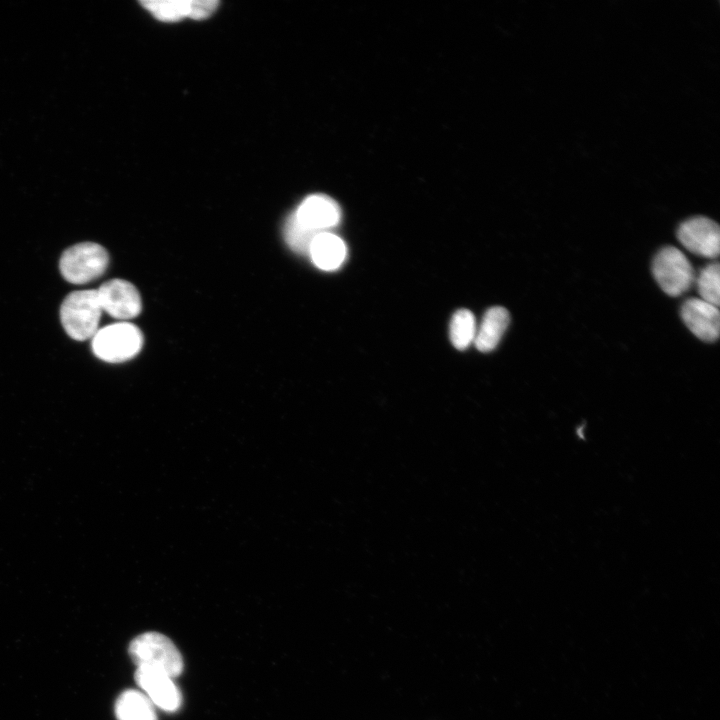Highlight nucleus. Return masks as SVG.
Instances as JSON below:
<instances>
[{
  "instance_id": "nucleus-6",
  "label": "nucleus",
  "mask_w": 720,
  "mask_h": 720,
  "mask_svg": "<svg viewBox=\"0 0 720 720\" xmlns=\"http://www.w3.org/2000/svg\"><path fill=\"white\" fill-rule=\"evenodd\" d=\"M97 290L103 312L118 320H129L142 310V300L137 288L123 279H111Z\"/></svg>"
},
{
  "instance_id": "nucleus-5",
  "label": "nucleus",
  "mask_w": 720,
  "mask_h": 720,
  "mask_svg": "<svg viewBox=\"0 0 720 720\" xmlns=\"http://www.w3.org/2000/svg\"><path fill=\"white\" fill-rule=\"evenodd\" d=\"M652 272L660 288L674 297L688 291L694 281V271L689 260L673 246H666L656 254Z\"/></svg>"
},
{
  "instance_id": "nucleus-7",
  "label": "nucleus",
  "mask_w": 720,
  "mask_h": 720,
  "mask_svg": "<svg viewBox=\"0 0 720 720\" xmlns=\"http://www.w3.org/2000/svg\"><path fill=\"white\" fill-rule=\"evenodd\" d=\"M680 243L690 252L708 258L719 255L720 230L718 224L704 216L687 219L677 230Z\"/></svg>"
},
{
  "instance_id": "nucleus-2",
  "label": "nucleus",
  "mask_w": 720,
  "mask_h": 720,
  "mask_svg": "<svg viewBox=\"0 0 720 720\" xmlns=\"http://www.w3.org/2000/svg\"><path fill=\"white\" fill-rule=\"evenodd\" d=\"M129 654L133 662L161 671L171 678L179 676L183 670V659L173 642L158 632H146L134 638L129 644Z\"/></svg>"
},
{
  "instance_id": "nucleus-11",
  "label": "nucleus",
  "mask_w": 720,
  "mask_h": 720,
  "mask_svg": "<svg viewBox=\"0 0 720 720\" xmlns=\"http://www.w3.org/2000/svg\"><path fill=\"white\" fill-rule=\"evenodd\" d=\"M309 255L318 268L331 271L342 265L347 255V248L340 237L329 232H321L313 239Z\"/></svg>"
},
{
  "instance_id": "nucleus-16",
  "label": "nucleus",
  "mask_w": 720,
  "mask_h": 720,
  "mask_svg": "<svg viewBox=\"0 0 720 720\" xmlns=\"http://www.w3.org/2000/svg\"><path fill=\"white\" fill-rule=\"evenodd\" d=\"M719 264L711 263L703 268L697 278L700 299L718 307L720 302Z\"/></svg>"
},
{
  "instance_id": "nucleus-17",
  "label": "nucleus",
  "mask_w": 720,
  "mask_h": 720,
  "mask_svg": "<svg viewBox=\"0 0 720 720\" xmlns=\"http://www.w3.org/2000/svg\"><path fill=\"white\" fill-rule=\"evenodd\" d=\"M317 234L319 233L301 226L293 214L287 219L284 226V236L287 244L300 254H309L311 243Z\"/></svg>"
},
{
  "instance_id": "nucleus-9",
  "label": "nucleus",
  "mask_w": 720,
  "mask_h": 720,
  "mask_svg": "<svg viewBox=\"0 0 720 720\" xmlns=\"http://www.w3.org/2000/svg\"><path fill=\"white\" fill-rule=\"evenodd\" d=\"M293 215L304 228L321 233L339 223L341 210L330 197L314 194L305 198Z\"/></svg>"
},
{
  "instance_id": "nucleus-15",
  "label": "nucleus",
  "mask_w": 720,
  "mask_h": 720,
  "mask_svg": "<svg viewBox=\"0 0 720 720\" xmlns=\"http://www.w3.org/2000/svg\"><path fill=\"white\" fill-rule=\"evenodd\" d=\"M145 9L160 21L173 22L192 14V0L142 1Z\"/></svg>"
},
{
  "instance_id": "nucleus-4",
  "label": "nucleus",
  "mask_w": 720,
  "mask_h": 720,
  "mask_svg": "<svg viewBox=\"0 0 720 720\" xmlns=\"http://www.w3.org/2000/svg\"><path fill=\"white\" fill-rule=\"evenodd\" d=\"M109 254L94 242H82L66 249L59 261L62 276L72 284H86L106 271Z\"/></svg>"
},
{
  "instance_id": "nucleus-14",
  "label": "nucleus",
  "mask_w": 720,
  "mask_h": 720,
  "mask_svg": "<svg viewBox=\"0 0 720 720\" xmlns=\"http://www.w3.org/2000/svg\"><path fill=\"white\" fill-rule=\"evenodd\" d=\"M476 322L473 313L467 309L456 311L450 322V340L459 350L466 349L475 339Z\"/></svg>"
},
{
  "instance_id": "nucleus-10",
  "label": "nucleus",
  "mask_w": 720,
  "mask_h": 720,
  "mask_svg": "<svg viewBox=\"0 0 720 720\" xmlns=\"http://www.w3.org/2000/svg\"><path fill=\"white\" fill-rule=\"evenodd\" d=\"M681 317L699 339L707 342L717 340L720 325L718 307L700 298H691L682 305Z\"/></svg>"
},
{
  "instance_id": "nucleus-13",
  "label": "nucleus",
  "mask_w": 720,
  "mask_h": 720,
  "mask_svg": "<svg viewBox=\"0 0 720 720\" xmlns=\"http://www.w3.org/2000/svg\"><path fill=\"white\" fill-rule=\"evenodd\" d=\"M114 712L118 720H157L154 704L135 689L125 690L118 696Z\"/></svg>"
},
{
  "instance_id": "nucleus-3",
  "label": "nucleus",
  "mask_w": 720,
  "mask_h": 720,
  "mask_svg": "<svg viewBox=\"0 0 720 720\" xmlns=\"http://www.w3.org/2000/svg\"><path fill=\"white\" fill-rule=\"evenodd\" d=\"M143 342L141 330L123 321L98 329L92 337V350L105 362L120 363L134 358L142 349Z\"/></svg>"
},
{
  "instance_id": "nucleus-12",
  "label": "nucleus",
  "mask_w": 720,
  "mask_h": 720,
  "mask_svg": "<svg viewBox=\"0 0 720 720\" xmlns=\"http://www.w3.org/2000/svg\"><path fill=\"white\" fill-rule=\"evenodd\" d=\"M510 321L508 311L501 306L488 309L476 331L474 343L481 352H490L498 345Z\"/></svg>"
},
{
  "instance_id": "nucleus-8",
  "label": "nucleus",
  "mask_w": 720,
  "mask_h": 720,
  "mask_svg": "<svg viewBox=\"0 0 720 720\" xmlns=\"http://www.w3.org/2000/svg\"><path fill=\"white\" fill-rule=\"evenodd\" d=\"M170 676L146 666H139L135 672L137 685L146 693L151 702L167 712L179 709L182 697Z\"/></svg>"
},
{
  "instance_id": "nucleus-1",
  "label": "nucleus",
  "mask_w": 720,
  "mask_h": 720,
  "mask_svg": "<svg viewBox=\"0 0 720 720\" xmlns=\"http://www.w3.org/2000/svg\"><path fill=\"white\" fill-rule=\"evenodd\" d=\"M102 312L96 289L79 290L68 294L62 302L60 320L72 339L84 341L98 331Z\"/></svg>"
}]
</instances>
